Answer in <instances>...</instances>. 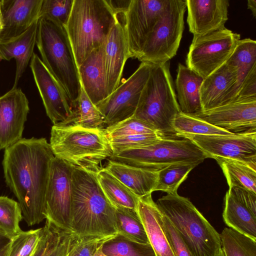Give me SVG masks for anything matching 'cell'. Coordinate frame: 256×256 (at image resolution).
Masks as SVG:
<instances>
[{
    "mask_svg": "<svg viewBox=\"0 0 256 256\" xmlns=\"http://www.w3.org/2000/svg\"><path fill=\"white\" fill-rule=\"evenodd\" d=\"M104 130L108 138L136 134L156 133L150 126L133 116L104 128Z\"/></svg>",
    "mask_w": 256,
    "mask_h": 256,
    "instance_id": "obj_40",
    "label": "cell"
},
{
    "mask_svg": "<svg viewBox=\"0 0 256 256\" xmlns=\"http://www.w3.org/2000/svg\"><path fill=\"white\" fill-rule=\"evenodd\" d=\"M30 68L48 116L54 124L64 122L72 113V104L64 90L35 53Z\"/></svg>",
    "mask_w": 256,
    "mask_h": 256,
    "instance_id": "obj_16",
    "label": "cell"
},
{
    "mask_svg": "<svg viewBox=\"0 0 256 256\" xmlns=\"http://www.w3.org/2000/svg\"><path fill=\"white\" fill-rule=\"evenodd\" d=\"M95 256H105L104 254H102V251L100 250H100L97 252V253L96 254Z\"/></svg>",
    "mask_w": 256,
    "mask_h": 256,
    "instance_id": "obj_52",
    "label": "cell"
},
{
    "mask_svg": "<svg viewBox=\"0 0 256 256\" xmlns=\"http://www.w3.org/2000/svg\"><path fill=\"white\" fill-rule=\"evenodd\" d=\"M248 8L250 9L254 18L256 16V0H248Z\"/></svg>",
    "mask_w": 256,
    "mask_h": 256,
    "instance_id": "obj_51",
    "label": "cell"
},
{
    "mask_svg": "<svg viewBox=\"0 0 256 256\" xmlns=\"http://www.w3.org/2000/svg\"><path fill=\"white\" fill-rule=\"evenodd\" d=\"M208 158L237 160L256 168V132L226 135H188Z\"/></svg>",
    "mask_w": 256,
    "mask_h": 256,
    "instance_id": "obj_14",
    "label": "cell"
},
{
    "mask_svg": "<svg viewBox=\"0 0 256 256\" xmlns=\"http://www.w3.org/2000/svg\"><path fill=\"white\" fill-rule=\"evenodd\" d=\"M214 159L221 168L229 188H240L256 194V168L232 159Z\"/></svg>",
    "mask_w": 256,
    "mask_h": 256,
    "instance_id": "obj_30",
    "label": "cell"
},
{
    "mask_svg": "<svg viewBox=\"0 0 256 256\" xmlns=\"http://www.w3.org/2000/svg\"><path fill=\"white\" fill-rule=\"evenodd\" d=\"M172 126L176 136L178 138H183L188 135L232 136L235 134L194 116L181 112L174 118Z\"/></svg>",
    "mask_w": 256,
    "mask_h": 256,
    "instance_id": "obj_33",
    "label": "cell"
},
{
    "mask_svg": "<svg viewBox=\"0 0 256 256\" xmlns=\"http://www.w3.org/2000/svg\"><path fill=\"white\" fill-rule=\"evenodd\" d=\"M118 234L140 244H150L142 222L137 212L126 208H115Z\"/></svg>",
    "mask_w": 256,
    "mask_h": 256,
    "instance_id": "obj_32",
    "label": "cell"
},
{
    "mask_svg": "<svg viewBox=\"0 0 256 256\" xmlns=\"http://www.w3.org/2000/svg\"><path fill=\"white\" fill-rule=\"evenodd\" d=\"M222 218L229 228L256 240V216L229 190L224 197Z\"/></svg>",
    "mask_w": 256,
    "mask_h": 256,
    "instance_id": "obj_27",
    "label": "cell"
},
{
    "mask_svg": "<svg viewBox=\"0 0 256 256\" xmlns=\"http://www.w3.org/2000/svg\"><path fill=\"white\" fill-rule=\"evenodd\" d=\"M38 22H35L20 36L8 42H0V61H9L12 58H14L16 62L15 78L12 88H16L20 79L24 72L34 53Z\"/></svg>",
    "mask_w": 256,
    "mask_h": 256,
    "instance_id": "obj_25",
    "label": "cell"
},
{
    "mask_svg": "<svg viewBox=\"0 0 256 256\" xmlns=\"http://www.w3.org/2000/svg\"><path fill=\"white\" fill-rule=\"evenodd\" d=\"M208 157L189 139L162 138L146 146L113 154L110 160L131 166L158 172L170 165H198Z\"/></svg>",
    "mask_w": 256,
    "mask_h": 256,
    "instance_id": "obj_8",
    "label": "cell"
},
{
    "mask_svg": "<svg viewBox=\"0 0 256 256\" xmlns=\"http://www.w3.org/2000/svg\"><path fill=\"white\" fill-rule=\"evenodd\" d=\"M74 2V0H42L39 18H46L65 26Z\"/></svg>",
    "mask_w": 256,
    "mask_h": 256,
    "instance_id": "obj_39",
    "label": "cell"
},
{
    "mask_svg": "<svg viewBox=\"0 0 256 256\" xmlns=\"http://www.w3.org/2000/svg\"><path fill=\"white\" fill-rule=\"evenodd\" d=\"M49 144L55 157L96 174L102 168L100 162L113 154L104 128L54 124Z\"/></svg>",
    "mask_w": 256,
    "mask_h": 256,
    "instance_id": "obj_7",
    "label": "cell"
},
{
    "mask_svg": "<svg viewBox=\"0 0 256 256\" xmlns=\"http://www.w3.org/2000/svg\"><path fill=\"white\" fill-rule=\"evenodd\" d=\"M228 190L254 216H256V194L238 187L229 188Z\"/></svg>",
    "mask_w": 256,
    "mask_h": 256,
    "instance_id": "obj_47",
    "label": "cell"
},
{
    "mask_svg": "<svg viewBox=\"0 0 256 256\" xmlns=\"http://www.w3.org/2000/svg\"><path fill=\"white\" fill-rule=\"evenodd\" d=\"M118 19L106 0H74L64 27L78 67L104 43Z\"/></svg>",
    "mask_w": 256,
    "mask_h": 256,
    "instance_id": "obj_5",
    "label": "cell"
},
{
    "mask_svg": "<svg viewBox=\"0 0 256 256\" xmlns=\"http://www.w3.org/2000/svg\"><path fill=\"white\" fill-rule=\"evenodd\" d=\"M42 0H2L0 42L10 41L24 33L39 18Z\"/></svg>",
    "mask_w": 256,
    "mask_h": 256,
    "instance_id": "obj_18",
    "label": "cell"
},
{
    "mask_svg": "<svg viewBox=\"0 0 256 256\" xmlns=\"http://www.w3.org/2000/svg\"><path fill=\"white\" fill-rule=\"evenodd\" d=\"M220 237L224 256H256V240L228 228Z\"/></svg>",
    "mask_w": 256,
    "mask_h": 256,
    "instance_id": "obj_35",
    "label": "cell"
},
{
    "mask_svg": "<svg viewBox=\"0 0 256 256\" xmlns=\"http://www.w3.org/2000/svg\"><path fill=\"white\" fill-rule=\"evenodd\" d=\"M226 63L234 67L237 70L238 93L246 76L252 68L256 66V40L250 38L238 40L233 52Z\"/></svg>",
    "mask_w": 256,
    "mask_h": 256,
    "instance_id": "obj_31",
    "label": "cell"
},
{
    "mask_svg": "<svg viewBox=\"0 0 256 256\" xmlns=\"http://www.w3.org/2000/svg\"><path fill=\"white\" fill-rule=\"evenodd\" d=\"M156 256H175L162 229V214L152 194L139 198L136 210Z\"/></svg>",
    "mask_w": 256,
    "mask_h": 256,
    "instance_id": "obj_22",
    "label": "cell"
},
{
    "mask_svg": "<svg viewBox=\"0 0 256 256\" xmlns=\"http://www.w3.org/2000/svg\"><path fill=\"white\" fill-rule=\"evenodd\" d=\"M29 110L28 100L20 88H12L0 96V150L22 138Z\"/></svg>",
    "mask_w": 256,
    "mask_h": 256,
    "instance_id": "obj_17",
    "label": "cell"
},
{
    "mask_svg": "<svg viewBox=\"0 0 256 256\" xmlns=\"http://www.w3.org/2000/svg\"><path fill=\"white\" fill-rule=\"evenodd\" d=\"M72 114L68 118L56 124L62 127L104 128L102 116L82 87L78 101L72 106Z\"/></svg>",
    "mask_w": 256,
    "mask_h": 256,
    "instance_id": "obj_29",
    "label": "cell"
},
{
    "mask_svg": "<svg viewBox=\"0 0 256 256\" xmlns=\"http://www.w3.org/2000/svg\"><path fill=\"white\" fill-rule=\"evenodd\" d=\"M103 51L104 44L94 50L78 67L81 86L95 106L108 96Z\"/></svg>",
    "mask_w": 256,
    "mask_h": 256,
    "instance_id": "obj_23",
    "label": "cell"
},
{
    "mask_svg": "<svg viewBox=\"0 0 256 256\" xmlns=\"http://www.w3.org/2000/svg\"><path fill=\"white\" fill-rule=\"evenodd\" d=\"M62 230L46 220L34 256H46L50 248Z\"/></svg>",
    "mask_w": 256,
    "mask_h": 256,
    "instance_id": "obj_44",
    "label": "cell"
},
{
    "mask_svg": "<svg viewBox=\"0 0 256 256\" xmlns=\"http://www.w3.org/2000/svg\"><path fill=\"white\" fill-rule=\"evenodd\" d=\"M54 157L45 138H22L4 150L5 182L18 200L28 226L46 219V196Z\"/></svg>",
    "mask_w": 256,
    "mask_h": 256,
    "instance_id": "obj_1",
    "label": "cell"
},
{
    "mask_svg": "<svg viewBox=\"0 0 256 256\" xmlns=\"http://www.w3.org/2000/svg\"><path fill=\"white\" fill-rule=\"evenodd\" d=\"M2 14H1V10H0V31L2 28Z\"/></svg>",
    "mask_w": 256,
    "mask_h": 256,
    "instance_id": "obj_54",
    "label": "cell"
},
{
    "mask_svg": "<svg viewBox=\"0 0 256 256\" xmlns=\"http://www.w3.org/2000/svg\"><path fill=\"white\" fill-rule=\"evenodd\" d=\"M10 241L8 237L0 232V250Z\"/></svg>",
    "mask_w": 256,
    "mask_h": 256,
    "instance_id": "obj_50",
    "label": "cell"
},
{
    "mask_svg": "<svg viewBox=\"0 0 256 256\" xmlns=\"http://www.w3.org/2000/svg\"><path fill=\"white\" fill-rule=\"evenodd\" d=\"M11 249V241L0 250V256H9Z\"/></svg>",
    "mask_w": 256,
    "mask_h": 256,
    "instance_id": "obj_49",
    "label": "cell"
},
{
    "mask_svg": "<svg viewBox=\"0 0 256 256\" xmlns=\"http://www.w3.org/2000/svg\"><path fill=\"white\" fill-rule=\"evenodd\" d=\"M76 237L72 232L62 230L46 256H68Z\"/></svg>",
    "mask_w": 256,
    "mask_h": 256,
    "instance_id": "obj_45",
    "label": "cell"
},
{
    "mask_svg": "<svg viewBox=\"0 0 256 256\" xmlns=\"http://www.w3.org/2000/svg\"><path fill=\"white\" fill-rule=\"evenodd\" d=\"M189 30L194 36L223 29L228 20V0H186Z\"/></svg>",
    "mask_w": 256,
    "mask_h": 256,
    "instance_id": "obj_19",
    "label": "cell"
},
{
    "mask_svg": "<svg viewBox=\"0 0 256 256\" xmlns=\"http://www.w3.org/2000/svg\"><path fill=\"white\" fill-rule=\"evenodd\" d=\"M161 224L175 256H192L172 222L163 214Z\"/></svg>",
    "mask_w": 256,
    "mask_h": 256,
    "instance_id": "obj_43",
    "label": "cell"
},
{
    "mask_svg": "<svg viewBox=\"0 0 256 256\" xmlns=\"http://www.w3.org/2000/svg\"><path fill=\"white\" fill-rule=\"evenodd\" d=\"M184 0H170L164 14L148 38L138 58L142 62H167L176 54L184 30Z\"/></svg>",
    "mask_w": 256,
    "mask_h": 256,
    "instance_id": "obj_9",
    "label": "cell"
},
{
    "mask_svg": "<svg viewBox=\"0 0 256 256\" xmlns=\"http://www.w3.org/2000/svg\"><path fill=\"white\" fill-rule=\"evenodd\" d=\"M96 178L104 194L114 208L137 210L139 198L104 168L97 172Z\"/></svg>",
    "mask_w": 256,
    "mask_h": 256,
    "instance_id": "obj_28",
    "label": "cell"
},
{
    "mask_svg": "<svg viewBox=\"0 0 256 256\" xmlns=\"http://www.w3.org/2000/svg\"><path fill=\"white\" fill-rule=\"evenodd\" d=\"M138 198L155 191L158 172L109 160L104 168Z\"/></svg>",
    "mask_w": 256,
    "mask_h": 256,
    "instance_id": "obj_24",
    "label": "cell"
},
{
    "mask_svg": "<svg viewBox=\"0 0 256 256\" xmlns=\"http://www.w3.org/2000/svg\"><path fill=\"white\" fill-rule=\"evenodd\" d=\"M71 228L78 237L118 234L115 208L102 190L96 174L74 166Z\"/></svg>",
    "mask_w": 256,
    "mask_h": 256,
    "instance_id": "obj_2",
    "label": "cell"
},
{
    "mask_svg": "<svg viewBox=\"0 0 256 256\" xmlns=\"http://www.w3.org/2000/svg\"><path fill=\"white\" fill-rule=\"evenodd\" d=\"M240 37L226 28L194 36L186 56V66L204 78L207 77L226 63Z\"/></svg>",
    "mask_w": 256,
    "mask_h": 256,
    "instance_id": "obj_10",
    "label": "cell"
},
{
    "mask_svg": "<svg viewBox=\"0 0 256 256\" xmlns=\"http://www.w3.org/2000/svg\"><path fill=\"white\" fill-rule=\"evenodd\" d=\"M177 72L176 96L180 112L192 115L202 112L200 88L204 78L182 64Z\"/></svg>",
    "mask_w": 256,
    "mask_h": 256,
    "instance_id": "obj_26",
    "label": "cell"
},
{
    "mask_svg": "<svg viewBox=\"0 0 256 256\" xmlns=\"http://www.w3.org/2000/svg\"><path fill=\"white\" fill-rule=\"evenodd\" d=\"M106 256H156L150 244H140L117 234L105 241L100 248Z\"/></svg>",
    "mask_w": 256,
    "mask_h": 256,
    "instance_id": "obj_34",
    "label": "cell"
},
{
    "mask_svg": "<svg viewBox=\"0 0 256 256\" xmlns=\"http://www.w3.org/2000/svg\"><path fill=\"white\" fill-rule=\"evenodd\" d=\"M170 0H132L124 14V28L130 58L140 56L149 35L164 14Z\"/></svg>",
    "mask_w": 256,
    "mask_h": 256,
    "instance_id": "obj_13",
    "label": "cell"
},
{
    "mask_svg": "<svg viewBox=\"0 0 256 256\" xmlns=\"http://www.w3.org/2000/svg\"><path fill=\"white\" fill-rule=\"evenodd\" d=\"M156 203L192 256H215L222 248L220 234L188 198L167 194Z\"/></svg>",
    "mask_w": 256,
    "mask_h": 256,
    "instance_id": "obj_6",
    "label": "cell"
},
{
    "mask_svg": "<svg viewBox=\"0 0 256 256\" xmlns=\"http://www.w3.org/2000/svg\"><path fill=\"white\" fill-rule=\"evenodd\" d=\"M36 44L42 62L73 106L78 101L82 86L78 66L65 27L50 19L40 18Z\"/></svg>",
    "mask_w": 256,
    "mask_h": 256,
    "instance_id": "obj_3",
    "label": "cell"
},
{
    "mask_svg": "<svg viewBox=\"0 0 256 256\" xmlns=\"http://www.w3.org/2000/svg\"><path fill=\"white\" fill-rule=\"evenodd\" d=\"M215 256H224V252L221 248Z\"/></svg>",
    "mask_w": 256,
    "mask_h": 256,
    "instance_id": "obj_53",
    "label": "cell"
},
{
    "mask_svg": "<svg viewBox=\"0 0 256 256\" xmlns=\"http://www.w3.org/2000/svg\"><path fill=\"white\" fill-rule=\"evenodd\" d=\"M152 65L142 62L126 80L96 106L106 128L134 116L149 77Z\"/></svg>",
    "mask_w": 256,
    "mask_h": 256,
    "instance_id": "obj_12",
    "label": "cell"
},
{
    "mask_svg": "<svg viewBox=\"0 0 256 256\" xmlns=\"http://www.w3.org/2000/svg\"><path fill=\"white\" fill-rule=\"evenodd\" d=\"M22 218L18 202L0 196V232L12 240L22 231L20 226Z\"/></svg>",
    "mask_w": 256,
    "mask_h": 256,
    "instance_id": "obj_36",
    "label": "cell"
},
{
    "mask_svg": "<svg viewBox=\"0 0 256 256\" xmlns=\"http://www.w3.org/2000/svg\"><path fill=\"white\" fill-rule=\"evenodd\" d=\"M231 134L256 132V98L236 99L190 115Z\"/></svg>",
    "mask_w": 256,
    "mask_h": 256,
    "instance_id": "obj_15",
    "label": "cell"
},
{
    "mask_svg": "<svg viewBox=\"0 0 256 256\" xmlns=\"http://www.w3.org/2000/svg\"><path fill=\"white\" fill-rule=\"evenodd\" d=\"M113 12L116 16L122 14L124 15L128 10L132 0H106Z\"/></svg>",
    "mask_w": 256,
    "mask_h": 256,
    "instance_id": "obj_48",
    "label": "cell"
},
{
    "mask_svg": "<svg viewBox=\"0 0 256 256\" xmlns=\"http://www.w3.org/2000/svg\"><path fill=\"white\" fill-rule=\"evenodd\" d=\"M112 237L76 236L68 256H95L104 242Z\"/></svg>",
    "mask_w": 256,
    "mask_h": 256,
    "instance_id": "obj_42",
    "label": "cell"
},
{
    "mask_svg": "<svg viewBox=\"0 0 256 256\" xmlns=\"http://www.w3.org/2000/svg\"><path fill=\"white\" fill-rule=\"evenodd\" d=\"M197 166L193 164H178L160 170L155 191L167 194L177 192L178 187L186 180L190 172Z\"/></svg>",
    "mask_w": 256,
    "mask_h": 256,
    "instance_id": "obj_37",
    "label": "cell"
},
{
    "mask_svg": "<svg viewBox=\"0 0 256 256\" xmlns=\"http://www.w3.org/2000/svg\"><path fill=\"white\" fill-rule=\"evenodd\" d=\"M254 98H256V66L244 80L234 100Z\"/></svg>",
    "mask_w": 256,
    "mask_h": 256,
    "instance_id": "obj_46",
    "label": "cell"
},
{
    "mask_svg": "<svg viewBox=\"0 0 256 256\" xmlns=\"http://www.w3.org/2000/svg\"><path fill=\"white\" fill-rule=\"evenodd\" d=\"M237 77L236 69L225 63L204 78L200 88L202 110H208L233 101L237 94Z\"/></svg>",
    "mask_w": 256,
    "mask_h": 256,
    "instance_id": "obj_21",
    "label": "cell"
},
{
    "mask_svg": "<svg viewBox=\"0 0 256 256\" xmlns=\"http://www.w3.org/2000/svg\"><path fill=\"white\" fill-rule=\"evenodd\" d=\"M42 232V228L22 231L11 240L9 256H27L36 248Z\"/></svg>",
    "mask_w": 256,
    "mask_h": 256,
    "instance_id": "obj_41",
    "label": "cell"
},
{
    "mask_svg": "<svg viewBox=\"0 0 256 256\" xmlns=\"http://www.w3.org/2000/svg\"><path fill=\"white\" fill-rule=\"evenodd\" d=\"M129 58L124 24L118 18L104 44V66L108 96L119 86L124 64Z\"/></svg>",
    "mask_w": 256,
    "mask_h": 256,
    "instance_id": "obj_20",
    "label": "cell"
},
{
    "mask_svg": "<svg viewBox=\"0 0 256 256\" xmlns=\"http://www.w3.org/2000/svg\"><path fill=\"white\" fill-rule=\"evenodd\" d=\"M74 166L56 157L52 160L46 196V220L72 232Z\"/></svg>",
    "mask_w": 256,
    "mask_h": 256,
    "instance_id": "obj_11",
    "label": "cell"
},
{
    "mask_svg": "<svg viewBox=\"0 0 256 256\" xmlns=\"http://www.w3.org/2000/svg\"><path fill=\"white\" fill-rule=\"evenodd\" d=\"M164 138L157 133L136 134L108 138L113 154L150 145Z\"/></svg>",
    "mask_w": 256,
    "mask_h": 256,
    "instance_id": "obj_38",
    "label": "cell"
},
{
    "mask_svg": "<svg viewBox=\"0 0 256 256\" xmlns=\"http://www.w3.org/2000/svg\"><path fill=\"white\" fill-rule=\"evenodd\" d=\"M170 64L168 61L152 64L133 116L150 126L162 138H176L172 124L180 111Z\"/></svg>",
    "mask_w": 256,
    "mask_h": 256,
    "instance_id": "obj_4",
    "label": "cell"
}]
</instances>
